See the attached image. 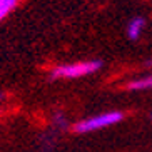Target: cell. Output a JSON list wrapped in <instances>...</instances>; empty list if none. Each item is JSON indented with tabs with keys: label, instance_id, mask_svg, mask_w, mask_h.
Listing matches in <instances>:
<instances>
[{
	"label": "cell",
	"instance_id": "cell-1",
	"mask_svg": "<svg viewBox=\"0 0 152 152\" xmlns=\"http://www.w3.org/2000/svg\"><path fill=\"white\" fill-rule=\"evenodd\" d=\"M102 67L100 60H85V62L67 64V65H58L50 72V79H77L89 74H94Z\"/></svg>",
	"mask_w": 152,
	"mask_h": 152
},
{
	"label": "cell",
	"instance_id": "cell-2",
	"mask_svg": "<svg viewBox=\"0 0 152 152\" xmlns=\"http://www.w3.org/2000/svg\"><path fill=\"white\" fill-rule=\"evenodd\" d=\"M124 119V114L119 110L114 112H104V114H99V115L89 117V119H84V121L77 122L74 125V130L77 134H87V132H94V130L104 129V127H109V125H114L117 122H121Z\"/></svg>",
	"mask_w": 152,
	"mask_h": 152
},
{
	"label": "cell",
	"instance_id": "cell-3",
	"mask_svg": "<svg viewBox=\"0 0 152 152\" xmlns=\"http://www.w3.org/2000/svg\"><path fill=\"white\" fill-rule=\"evenodd\" d=\"M144 27H145V20L142 17H134L127 25V37L130 40H137L140 34H142Z\"/></svg>",
	"mask_w": 152,
	"mask_h": 152
},
{
	"label": "cell",
	"instance_id": "cell-4",
	"mask_svg": "<svg viewBox=\"0 0 152 152\" xmlns=\"http://www.w3.org/2000/svg\"><path fill=\"white\" fill-rule=\"evenodd\" d=\"M129 90H149L152 89V75L142 77V79H135V80L129 82Z\"/></svg>",
	"mask_w": 152,
	"mask_h": 152
},
{
	"label": "cell",
	"instance_id": "cell-5",
	"mask_svg": "<svg viewBox=\"0 0 152 152\" xmlns=\"http://www.w3.org/2000/svg\"><path fill=\"white\" fill-rule=\"evenodd\" d=\"M17 2L18 0H0V20H2L5 15H9L10 12L15 9Z\"/></svg>",
	"mask_w": 152,
	"mask_h": 152
},
{
	"label": "cell",
	"instance_id": "cell-6",
	"mask_svg": "<svg viewBox=\"0 0 152 152\" xmlns=\"http://www.w3.org/2000/svg\"><path fill=\"white\" fill-rule=\"evenodd\" d=\"M145 65H147V67H152V60H149V62H145Z\"/></svg>",
	"mask_w": 152,
	"mask_h": 152
},
{
	"label": "cell",
	"instance_id": "cell-7",
	"mask_svg": "<svg viewBox=\"0 0 152 152\" xmlns=\"http://www.w3.org/2000/svg\"><path fill=\"white\" fill-rule=\"evenodd\" d=\"M4 97H5V95L2 94V92H0V100H2V99H4Z\"/></svg>",
	"mask_w": 152,
	"mask_h": 152
},
{
	"label": "cell",
	"instance_id": "cell-8",
	"mask_svg": "<svg viewBox=\"0 0 152 152\" xmlns=\"http://www.w3.org/2000/svg\"><path fill=\"white\" fill-rule=\"evenodd\" d=\"M151 119H152V115H151Z\"/></svg>",
	"mask_w": 152,
	"mask_h": 152
}]
</instances>
